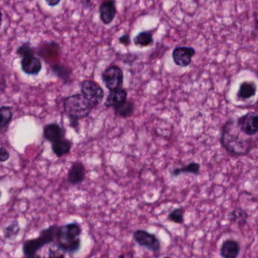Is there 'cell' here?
<instances>
[{
  "label": "cell",
  "instance_id": "6da1fadb",
  "mask_svg": "<svg viewBox=\"0 0 258 258\" xmlns=\"http://www.w3.org/2000/svg\"><path fill=\"white\" fill-rule=\"evenodd\" d=\"M221 145L232 156H245L255 146V141L238 127L234 120H228L221 130Z\"/></svg>",
  "mask_w": 258,
  "mask_h": 258
},
{
  "label": "cell",
  "instance_id": "7a4b0ae2",
  "mask_svg": "<svg viewBox=\"0 0 258 258\" xmlns=\"http://www.w3.org/2000/svg\"><path fill=\"white\" fill-rule=\"evenodd\" d=\"M94 108V105L83 93L67 97L63 101V109L69 118L70 125L74 130H78L80 120L89 117Z\"/></svg>",
  "mask_w": 258,
  "mask_h": 258
},
{
  "label": "cell",
  "instance_id": "3957f363",
  "mask_svg": "<svg viewBox=\"0 0 258 258\" xmlns=\"http://www.w3.org/2000/svg\"><path fill=\"white\" fill-rule=\"evenodd\" d=\"M81 226L77 222L58 227L54 242L57 248L65 254H74L81 247Z\"/></svg>",
  "mask_w": 258,
  "mask_h": 258
},
{
  "label": "cell",
  "instance_id": "277c9868",
  "mask_svg": "<svg viewBox=\"0 0 258 258\" xmlns=\"http://www.w3.org/2000/svg\"><path fill=\"white\" fill-rule=\"evenodd\" d=\"M58 226L53 225L48 228L44 229L36 239H29L23 244V253L27 257H36V254L39 250L45 245L54 242Z\"/></svg>",
  "mask_w": 258,
  "mask_h": 258
},
{
  "label": "cell",
  "instance_id": "5b68a950",
  "mask_svg": "<svg viewBox=\"0 0 258 258\" xmlns=\"http://www.w3.org/2000/svg\"><path fill=\"white\" fill-rule=\"evenodd\" d=\"M133 239L138 245L151 252H159L161 250V243L157 236L146 230H138L134 232Z\"/></svg>",
  "mask_w": 258,
  "mask_h": 258
},
{
  "label": "cell",
  "instance_id": "8992f818",
  "mask_svg": "<svg viewBox=\"0 0 258 258\" xmlns=\"http://www.w3.org/2000/svg\"><path fill=\"white\" fill-rule=\"evenodd\" d=\"M102 80L109 91L120 89L123 85V72L119 67H109L102 74Z\"/></svg>",
  "mask_w": 258,
  "mask_h": 258
},
{
  "label": "cell",
  "instance_id": "52a82bcc",
  "mask_svg": "<svg viewBox=\"0 0 258 258\" xmlns=\"http://www.w3.org/2000/svg\"><path fill=\"white\" fill-rule=\"evenodd\" d=\"M81 91L86 98H87L95 107L102 102L104 98V89L96 82L86 80L82 82Z\"/></svg>",
  "mask_w": 258,
  "mask_h": 258
},
{
  "label": "cell",
  "instance_id": "ba28073f",
  "mask_svg": "<svg viewBox=\"0 0 258 258\" xmlns=\"http://www.w3.org/2000/svg\"><path fill=\"white\" fill-rule=\"evenodd\" d=\"M236 124L247 136H254L258 133V114L256 112H248L239 117Z\"/></svg>",
  "mask_w": 258,
  "mask_h": 258
},
{
  "label": "cell",
  "instance_id": "9c48e42d",
  "mask_svg": "<svg viewBox=\"0 0 258 258\" xmlns=\"http://www.w3.org/2000/svg\"><path fill=\"white\" fill-rule=\"evenodd\" d=\"M21 70L27 75H38L42 71V62L34 56V51L24 55L21 57Z\"/></svg>",
  "mask_w": 258,
  "mask_h": 258
},
{
  "label": "cell",
  "instance_id": "30bf717a",
  "mask_svg": "<svg viewBox=\"0 0 258 258\" xmlns=\"http://www.w3.org/2000/svg\"><path fill=\"white\" fill-rule=\"evenodd\" d=\"M195 54V48L192 47H177L173 51L172 59L176 65L181 68H186L190 65L192 57Z\"/></svg>",
  "mask_w": 258,
  "mask_h": 258
},
{
  "label": "cell",
  "instance_id": "8fae6325",
  "mask_svg": "<svg viewBox=\"0 0 258 258\" xmlns=\"http://www.w3.org/2000/svg\"><path fill=\"white\" fill-rule=\"evenodd\" d=\"M86 167L83 162L77 161L74 162L68 171V181L73 186H77L84 181L86 178Z\"/></svg>",
  "mask_w": 258,
  "mask_h": 258
},
{
  "label": "cell",
  "instance_id": "7c38bea8",
  "mask_svg": "<svg viewBox=\"0 0 258 258\" xmlns=\"http://www.w3.org/2000/svg\"><path fill=\"white\" fill-rule=\"evenodd\" d=\"M116 3L114 0H106L99 8L100 18L101 21L106 25L111 24L116 17Z\"/></svg>",
  "mask_w": 258,
  "mask_h": 258
},
{
  "label": "cell",
  "instance_id": "4fadbf2b",
  "mask_svg": "<svg viewBox=\"0 0 258 258\" xmlns=\"http://www.w3.org/2000/svg\"><path fill=\"white\" fill-rule=\"evenodd\" d=\"M43 136L47 141L53 143L56 141L65 138L66 130L63 127H60L58 124L51 123V124H46L44 127Z\"/></svg>",
  "mask_w": 258,
  "mask_h": 258
},
{
  "label": "cell",
  "instance_id": "5bb4252c",
  "mask_svg": "<svg viewBox=\"0 0 258 258\" xmlns=\"http://www.w3.org/2000/svg\"><path fill=\"white\" fill-rule=\"evenodd\" d=\"M127 98H128V92L125 89L120 88L116 90L110 91L104 106L107 108H113L114 109L125 103L128 100Z\"/></svg>",
  "mask_w": 258,
  "mask_h": 258
},
{
  "label": "cell",
  "instance_id": "9a60e30c",
  "mask_svg": "<svg viewBox=\"0 0 258 258\" xmlns=\"http://www.w3.org/2000/svg\"><path fill=\"white\" fill-rule=\"evenodd\" d=\"M240 249L239 242L233 239H227L223 242L220 253L224 258H236L239 256Z\"/></svg>",
  "mask_w": 258,
  "mask_h": 258
},
{
  "label": "cell",
  "instance_id": "2e32d148",
  "mask_svg": "<svg viewBox=\"0 0 258 258\" xmlns=\"http://www.w3.org/2000/svg\"><path fill=\"white\" fill-rule=\"evenodd\" d=\"M257 89V84L254 81H243L240 83L238 89V98L242 101L249 99L256 95Z\"/></svg>",
  "mask_w": 258,
  "mask_h": 258
},
{
  "label": "cell",
  "instance_id": "e0dca14e",
  "mask_svg": "<svg viewBox=\"0 0 258 258\" xmlns=\"http://www.w3.org/2000/svg\"><path fill=\"white\" fill-rule=\"evenodd\" d=\"M73 142L70 139L63 138L51 143V149L57 157L61 158L71 152Z\"/></svg>",
  "mask_w": 258,
  "mask_h": 258
},
{
  "label": "cell",
  "instance_id": "ac0fdd59",
  "mask_svg": "<svg viewBox=\"0 0 258 258\" xmlns=\"http://www.w3.org/2000/svg\"><path fill=\"white\" fill-rule=\"evenodd\" d=\"M200 164L197 162H191L182 168H177L173 170L171 172V176L174 177H177L182 174H194V175H199L200 172Z\"/></svg>",
  "mask_w": 258,
  "mask_h": 258
},
{
  "label": "cell",
  "instance_id": "d6986e66",
  "mask_svg": "<svg viewBox=\"0 0 258 258\" xmlns=\"http://www.w3.org/2000/svg\"><path fill=\"white\" fill-rule=\"evenodd\" d=\"M229 219L231 222L236 223L239 227H243L247 224L248 219V214L246 211L242 209H234L230 214Z\"/></svg>",
  "mask_w": 258,
  "mask_h": 258
},
{
  "label": "cell",
  "instance_id": "ffe728a7",
  "mask_svg": "<svg viewBox=\"0 0 258 258\" xmlns=\"http://www.w3.org/2000/svg\"><path fill=\"white\" fill-rule=\"evenodd\" d=\"M13 118V112L10 106H3L0 107V130L8 127Z\"/></svg>",
  "mask_w": 258,
  "mask_h": 258
},
{
  "label": "cell",
  "instance_id": "44dd1931",
  "mask_svg": "<svg viewBox=\"0 0 258 258\" xmlns=\"http://www.w3.org/2000/svg\"><path fill=\"white\" fill-rule=\"evenodd\" d=\"M115 114L119 118H127L132 116L135 112V104L133 101L127 100L125 103L114 109Z\"/></svg>",
  "mask_w": 258,
  "mask_h": 258
},
{
  "label": "cell",
  "instance_id": "7402d4cb",
  "mask_svg": "<svg viewBox=\"0 0 258 258\" xmlns=\"http://www.w3.org/2000/svg\"><path fill=\"white\" fill-rule=\"evenodd\" d=\"M153 42V34L150 32L143 31L134 38V43L137 46L146 47L151 45Z\"/></svg>",
  "mask_w": 258,
  "mask_h": 258
},
{
  "label": "cell",
  "instance_id": "603a6c76",
  "mask_svg": "<svg viewBox=\"0 0 258 258\" xmlns=\"http://www.w3.org/2000/svg\"><path fill=\"white\" fill-rule=\"evenodd\" d=\"M21 230L18 221H14L12 224H9V226L6 227L4 232V236L6 239H15L18 236Z\"/></svg>",
  "mask_w": 258,
  "mask_h": 258
},
{
  "label": "cell",
  "instance_id": "cb8c5ba5",
  "mask_svg": "<svg viewBox=\"0 0 258 258\" xmlns=\"http://www.w3.org/2000/svg\"><path fill=\"white\" fill-rule=\"evenodd\" d=\"M185 210L183 208L174 209L168 215V219L177 224H182L184 222Z\"/></svg>",
  "mask_w": 258,
  "mask_h": 258
},
{
  "label": "cell",
  "instance_id": "d4e9b609",
  "mask_svg": "<svg viewBox=\"0 0 258 258\" xmlns=\"http://www.w3.org/2000/svg\"><path fill=\"white\" fill-rule=\"evenodd\" d=\"M52 71L62 80H67L69 78L70 72L66 67L63 65H56L52 67Z\"/></svg>",
  "mask_w": 258,
  "mask_h": 258
},
{
  "label": "cell",
  "instance_id": "484cf974",
  "mask_svg": "<svg viewBox=\"0 0 258 258\" xmlns=\"http://www.w3.org/2000/svg\"><path fill=\"white\" fill-rule=\"evenodd\" d=\"M33 47L31 46V44L30 42H24V43L21 44L18 48H17L16 53L18 56H19L20 57H22L24 55L28 54V53H33Z\"/></svg>",
  "mask_w": 258,
  "mask_h": 258
},
{
  "label": "cell",
  "instance_id": "4316f807",
  "mask_svg": "<svg viewBox=\"0 0 258 258\" xmlns=\"http://www.w3.org/2000/svg\"><path fill=\"white\" fill-rule=\"evenodd\" d=\"M10 159V153L4 147L0 148V162L4 163Z\"/></svg>",
  "mask_w": 258,
  "mask_h": 258
},
{
  "label": "cell",
  "instance_id": "83f0119b",
  "mask_svg": "<svg viewBox=\"0 0 258 258\" xmlns=\"http://www.w3.org/2000/svg\"><path fill=\"white\" fill-rule=\"evenodd\" d=\"M119 41L122 45L128 46L131 43L130 36L128 34L122 35L119 37Z\"/></svg>",
  "mask_w": 258,
  "mask_h": 258
},
{
  "label": "cell",
  "instance_id": "f1b7e54d",
  "mask_svg": "<svg viewBox=\"0 0 258 258\" xmlns=\"http://www.w3.org/2000/svg\"><path fill=\"white\" fill-rule=\"evenodd\" d=\"M45 1L50 7H55L60 3L61 0H45Z\"/></svg>",
  "mask_w": 258,
  "mask_h": 258
},
{
  "label": "cell",
  "instance_id": "f546056e",
  "mask_svg": "<svg viewBox=\"0 0 258 258\" xmlns=\"http://www.w3.org/2000/svg\"><path fill=\"white\" fill-rule=\"evenodd\" d=\"M2 21H3V13H2L1 11H0V26H1Z\"/></svg>",
  "mask_w": 258,
  "mask_h": 258
},
{
  "label": "cell",
  "instance_id": "4dcf8cb0",
  "mask_svg": "<svg viewBox=\"0 0 258 258\" xmlns=\"http://www.w3.org/2000/svg\"><path fill=\"white\" fill-rule=\"evenodd\" d=\"M256 27H257L258 30V20L257 21H256Z\"/></svg>",
  "mask_w": 258,
  "mask_h": 258
},
{
  "label": "cell",
  "instance_id": "1f68e13d",
  "mask_svg": "<svg viewBox=\"0 0 258 258\" xmlns=\"http://www.w3.org/2000/svg\"><path fill=\"white\" fill-rule=\"evenodd\" d=\"M0 197H1V192H0Z\"/></svg>",
  "mask_w": 258,
  "mask_h": 258
}]
</instances>
